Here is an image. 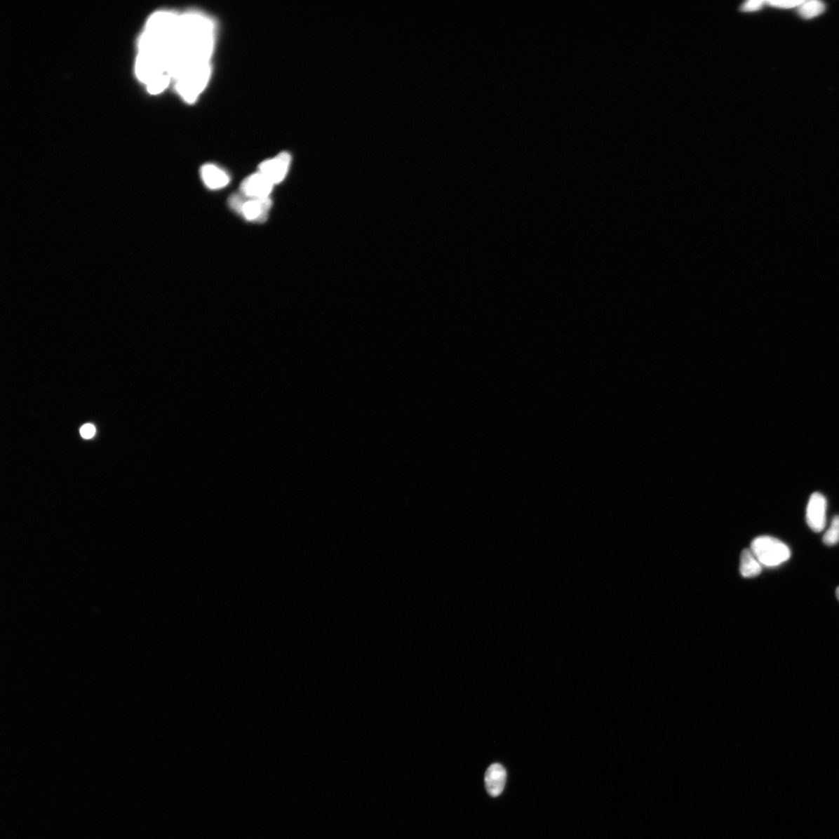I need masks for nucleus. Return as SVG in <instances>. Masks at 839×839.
<instances>
[{
    "mask_svg": "<svg viewBox=\"0 0 839 839\" xmlns=\"http://www.w3.org/2000/svg\"><path fill=\"white\" fill-rule=\"evenodd\" d=\"M215 44L213 20L199 12L180 15L177 38L170 60V74L176 79L198 65L210 63Z\"/></svg>",
    "mask_w": 839,
    "mask_h": 839,
    "instance_id": "obj_1",
    "label": "nucleus"
},
{
    "mask_svg": "<svg viewBox=\"0 0 839 839\" xmlns=\"http://www.w3.org/2000/svg\"><path fill=\"white\" fill-rule=\"evenodd\" d=\"M211 74L210 63L198 65L185 70L175 79L177 93L186 102L194 103L206 89Z\"/></svg>",
    "mask_w": 839,
    "mask_h": 839,
    "instance_id": "obj_2",
    "label": "nucleus"
},
{
    "mask_svg": "<svg viewBox=\"0 0 839 839\" xmlns=\"http://www.w3.org/2000/svg\"><path fill=\"white\" fill-rule=\"evenodd\" d=\"M751 551L765 567H777L791 558V549L784 542L771 537H759L751 542Z\"/></svg>",
    "mask_w": 839,
    "mask_h": 839,
    "instance_id": "obj_3",
    "label": "nucleus"
},
{
    "mask_svg": "<svg viewBox=\"0 0 839 839\" xmlns=\"http://www.w3.org/2000/svg\"><path fill=\"white\" fill-rule=\"evenodd\" d=\"M229 206L236 213L241 214L250 222L263 223L267 220L272 206L270 198L266 199H250L242 193H236L229 199Z\"/></svg>",
    "mask_w": 839,
    "mask_h": 839,
    "instance_id": "obj_4",
    "label": "nucleus"
},
{
    "mask_svg": "<svg viewBox=\"0 0 839 839\" xmlns=\"http://www.w3.org/2000/svg\"><path fill=\"white\" fill-rule=\"evenodd\" d=\"M291 161V155L287 152H282L276 157L260 163L259 172L269 179L274 185L277 184L286 177L289 168H290Z\"/></svg>",
    "mask_w": 839,
    "mask_h": 839,
    "instance_id": "obj_5",
    "label": "nucleus"
},
{
    "mask_svg": "<svg viewBox=\"0 0 839 839\" xmlns=\"http://www.w3.org/2000/svg\"><path fill=\"white\" fill-rule=\"evenodd\" d=\"M827 501L819 492H815L808 502L806 513L807 523L815 532H821L826 525Z\"/></svg>",
    "mask_w": 839,
    "mask_h": 839,
    "instance_id": "obj_6",
    "label": "nucleus"
},
{
    "mask_svg": "<svg viewBox=\"0 0 839 839\" xmlns=\"http://www.w3.org/2000/svg\"><path fill=\"white\" fill-rule=\"evenodd\" d=\"M273 187L270 180L258 172L243 180L241 193L250 199H266L269 198Z\"/></svg>",
    "mask_w": 839,
    "mask_h": 839,
    "instance_id": "obj_7",
    "label": "nucleus"
},
{
    "mask_svg": "<svg viewBox=\"0 0 839 839\" xmlns=\"http://www.w3.org/2000/svg\"><path fill=\"white\" fill-rule=\"evenodd\" d=\"M485 786L491 797L500 796L507 780V772L501 764H493L490 766L485 773Z\"/></svg>",
    "mask_w": 839,
    "mask_h": 839,
    "instance_id": "obj_8",
    "label": "nucleus"
},
{
    "mask_svg": "<svg viewBox=\"0 0 839 839\" xmlns=\"http://www.w3.org/2000/svg\"><path fill=\"white\" fill-rule=\"evenodd\" d=\"M201 177L210 189H220L229 183L227 173L214 164H206L201 168Z\"/></svg>",
    "mask_w": 839,
    "mask_h": 839,
    "instance_id": "obj_9",
    "label": "nucleus"
},
{
    "mask_svg": "<svg viewBox=\"0 0 839 839\" xmlns=\"http://www.w3.org/2000/svg\"><path fill=\"white\" fill-rule=\"evenodd\" d=\"M740 572L744 577H754L762 572V564L751 549H744L741 553Z\"/></svg>",
    "mask_w": 839,
    "mask_h": 839,
    "instance_id": "obj_10",
    "label": "nucleus"
},
{
    "mask_svg": "<svg viewBox=\"0 0 839 839\" xmlns=\"http://www.w3.org/2000/svg\"><path fill=\"white\" fill-rule=\"evenodd\" d=\"M826 10V6L819 0L805 1L798 7V13L803 19L810 20L819 17Z\"/></svg>",
    "mask_w": 839,
    "mask_h": 839,
    "instance_id": "obj_11",
    "label": "nucleus"
},
{
    "mask_svg": "<svg viewBox=\"0 0 839 839\" xmlns=\"http://www.w3.org/2000/svg\"><path fill=\"white\" fill-rule=\"evenodd\" d=\"M823 542L828 546H833L839 542V516H835L831 522L828 530L824 534Z\"/></svg>",
    "mask_w": 839,
    "mask_h": 839,
    "instance_id": "obj_12",
    "label": "nucleus"
},
{
    "mask_svg": "<svg viewBox=\"0 0 839 839\" xmlns=\"http://www.w3.org/2000/svg\"><path fill=\"white\" fill-rule=\"evenodd\" d=\"M804 2L805 0H772L766 1L765 4L779 9H792L795 7L798 8Z\"/></svg>",
    "mask_w": 839,
    "mask_h": 839,
    "instance_id": "obj_13",
    "label": "nucleus"
},
{
    "mask_svg": "<svg viewBox=\"0 0 839 839\" xmlns=\"http://www.w3.org/2000/svg\"><path fill=\"white\" fill-rule=\"evenodd\" d=\"M765 4L763 0H751L741 6V11L744 12H754L761 10Z\"/></svg>",
    "mask_w": 839,
    "mask_h": 839,
    "instance_id": "obj_14",
    "label": "nucleus"
},
{
    "mask_svg": "<svg viewBox=\"0 0 839 839\" xmlns=\"http://www.w3.org/2000/svg\"><path fill=\"white\" fill-rule=\"evenodd\" d=\"M95 427L90 424L83 425L81 429V436L85 439L92 438L95 435Z\"/></svg>",
    "mask_w": 839,
    "mask_h": 839,
    "instance_id": "obj_15",
    "label": "nucleus"
},
{
    "mask_svg": "<svg viewBox=\"0 0 839 839\" xmlns=\"http://www.w3.org/2000/svg\"><path fill=\"white\" fill-rule=\"evenodd\" d=\"M836 597L839 601V587H838L836 589Z\"/></svg>",
    "mask_w": 839,
    "mask_h": 839,
    "instance_id": "obj_16",
    "label": "nucleus"
}]
</instances>
